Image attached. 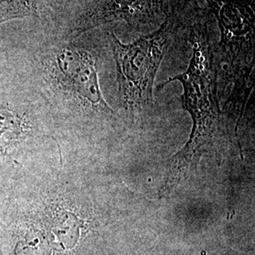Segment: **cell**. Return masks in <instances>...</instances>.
<instances>
[{"instance_id": "7", "label": "cell", "mask_w": 255, "mask_h": 255, "mask_svg": "<svg viewBox=\"0 0 255 255\" xmlns=\"http://www.w3.org/2000/svg\"><path fill=\"white\" fill-rule=\"evenodd\" d=\"M165 0H93L74 20L67 37L77 38L95 27L124 22L133 28L161 25L166 15Z\"/></svg>"}, {"instance_id": "3", "label": "cell", "mask_w": 255, "mask_h": 255, "mask_svg": "<svg viewBox=\"0 0 255 255\" xmlns=\"http://www.w3.org/2000/svg\"><path fill=\"white\" fill-rule=\"evenodd\" d=\"M188 37L192 44V57L186 71L158 86L160 90L169 82L182 83V105L189 113L193 123L189 140L167 163L159 189L160 197L169 195L189 176L201 156L214 145L220 128L217 96L218 64L210 43L208 23L195 21L190 25Z\"/></svg>"}, {"instance_id": "8", "label": "cell", "mask_w": 255, "mask_h": 255, "mask_svg": "<svg viewBox=\"0 0 255 255\" xmlns=\"http://www.w3.org/2000/svg\"><path fill=\"white\" fill-rule=\"evenodd\" d=\"M62 2L63 0H0V24L11 19L38 17Z\"/></svg>"}, {"instance_id": "5", "label": "cell", "mask_w": 255, "mask_h": 255, "mask_svg": "<svg viewBox=\"0 0 255 255\" xmlns=\"http://www.w3.org/2000/svg\"><path fill=\"white\" fill-rule=\"evenodd\" d=\"M55 127L39 95L18 75H0V163L46 150Z\"/></svg>"}, {"instance_id": "2", "label": "cell", "mask_w": 255, "mask_h": 255, "mask_svg": "<svg viewBox=\"0 0 255 255\" xmlns=\"http://www.w3.org/2000/svg\"><path fill=\"white\" fill-rule=\"evenodd\" d=\"M19 76L44 101L55 130L73 140L85 139L97 120L114 115L101 93L97 60L83 48L55 47Z\"/></svg>"}, {"instance_id": "4", "label": "cell", "mask_w": 255, "mask_h": 255, "mask_svg": "<svg viewBox=\"0 0 255 255\" xmlns=\"http://www.w3.org/2000/svg\"><path fill=\"white\" fill-rule=\"evenodd\" d=\"M188 26L185 15L173 7L158 29L133 43L124 44L111 33V46L117 65L119 101L131 117L151 109L153 85L164 55L173 44L182 27Z\"/></svg>"}, {"instance_id": "6", "label": "cell", "mask_w": 255, "mask_h": 255, "mask_svg": "<svg viewBox=\"0 0 255 255\" xmlns=\"http://www.w3.org/2000/svg\"><path fill=\"white\" fill-rule=\"evenodd\" d=\"M220 30L219 46L238 89L245 90L255 65V0H206Z\"/></svg>"}, {"instance_id": "1", "label": "cell", "mask_w": 255, "mask_h": 255, "mask_svg": "<svg viewBox=\"0 0 255 255\" xmlns=\"http://www.w3.org/2000/svg\"><path fill=\"white\" fill-rule=\"evenodd\" d=\"M95 213L82 174L46 151L0 163V255H95Z\"/></svg>"}]
</instances>
